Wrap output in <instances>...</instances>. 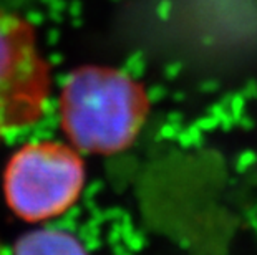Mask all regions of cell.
Instances as JSON below:
<instances>
[{
	"label": "cell",
	"mask_w": 257,
	"mask_h": 255,
	"mask_svg": "<svg viewBox=\"0 0 257 255\" xmlns=\"http://www.w3.org/2000/svg\"><path fill=\"white\" fill-rule=\"evenodd\" d=\"M58 113L76 151L113 154L133 144L150 113V98L145 86L121 70L83 67L65 81Z\"/></svg>",
	"instance_id": "1"
},
{
	"label": "cell",
	"mask_w": 257,
	"mask_h": 255,
	"mask_svg": "<svg viewBox=\"0 0 257 255\" xmlns=\"http://www.w3.org/2000/svg\"><path fill=\"white\" fill-rule=\"evenodd\" d=\"M80 151L57 141L24 144L4 171V194L10 210L27 222L62 215L78 200L85 186Z\"/></svg>",
	"instance_id": "2"
},
{
	"label": "cell",
	"mask_w": 257,
	"mask_h": 255,
	"mask_svg": "<svg viewBox=\"0 0 257 255\" xmlns=\"http://www.w3.org/2000/svg\"><path fill=\"white\" fill-rule=\"evenodd\" d=\"M50 81L34 27L0 9V143L42 118Z\"/></svg>",
	"instance_id": "3"
},
{
	"label": "cell",
	"mask_w": 257,
	"mask_h": 255,
	"mask_svg": "<svg viewBox=\"0 0 257 255\" xmlns=\"http://www.w3.org/2000/svg\"><path fill=\"white\" fill-rule=\"evenodd\" d=\"M14 255H88L85 245L70 232L38 229L20 237Z\"/></svg>",
	"instance_id": "4"
}]
</instances>
